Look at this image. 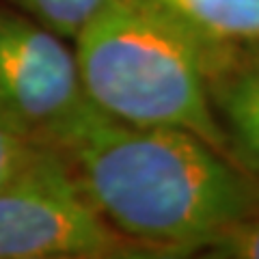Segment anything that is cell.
<instances>
[{
  "label": "cell",
  "mask_w": 259,
  "mask_h": 259,
  "mask_svg": "<svg viewBox=\"0 0 259 259\" xmlns=\"http://www.w3.org/2000/svg\"><path fill=\"white\" fill-rule=\"evenodd\" d=\"M100 214L156 259L192 257L259 214V180L197 134L117 121L93 104L54 145Z\"/></svg>",
  "instance_id": "6da1fadb"
},
{
  "label": "cell",
  "mask_w": 259,
  "mask_h": 259,
  "mask_svg": "<svg viewBox=\"0 0 259 259\" xmlns=\"http://www.w3.org/2000/svg\"><path fill=\"white\" fill-rule=\"evenodd\" d=\"M28 18L37 20L41 26L54 30L67 41H74L80 28L106 0H0Z\"/></svg>",
  "instance_id": "52a82bcc"
},
{
  "label": "cell",
  "mask_w": 259,
  "mask_h": 259,
  "mask_svg": "<svg viewBox=\"0 0 259 259\" xmlns=\"http://www.w3.org/2000/svg\"><path fill=\"white\" fill-rule=\"evenodd\" d=\"M0 259H156L119 233L48 145H30L0 186Z\"/></svg>",
  "instance_id": "3957f363"
},
{
  "label": "cell",
  "mask_w": 259,
  "mask_h": 259,
  "mask_svg": "<svg viewBox=\"0 0 259 259\" xmlns=\"http://www.w3.org/2000/svg\"><path fill=\"white\" fill-rule=\"evenodd\" d=\"M207 259H259V214L242 221L201 250Z\"/></svg>",
  "instance_id": "ba28073f"
},
{
  "label": "cell",
  "mask_w": 259,
  "mask_h": 259,
  "mask_svg": "<svg viewBox=\"0 0 259 259\" xmlns=\"http://www.w3.org/2000/svg\"><path fill=\"white\" fill-rule=\"evenodd\" d=\"M212 41H259V0H153Z\"/></svg>",
  "instance_id": "8992f818"
},
{
  "label": "cell",
  "mask_w": 259,
  "mask_h": 259,
  "mask_svg": "<svg viewBox=\"0 0 259 259\" xmlns=\"http://www.w3.org/2000/svg\"><path fill=\"white\" fill-rule=\"evenodd\" d=\"M71 46L97 110L130 125L186 130L229 156L209 106L207 39L166 9L106 0Z\"/></svg>",
  "instance_id": "7a4b0ae2"
},
{
  "label": "cell",
  "mask_w": 259,
  "mask_h": 259,
  "mask_svg": "<svg viewBox=\"0 0 259 259\" xmlns=\"http://www.w3.org/2000/svg\"><path fill=\"white\" fill-rule=\"evenodd\" d=\"M207 95L229 158L259 180V41L207 39Z\"/></svg>",
  "instance_id": "5b68a950"
},
{
  "label": "cell",
  "mask_w": 259,
  "mask_h": 259,
  "mask_svg": "<svg viewBox=\"0 0 259 259\" xmlns=\"http://www.w3.org/2000/svg\"><path fill=\"white\" fill-rule=\"evenodd\" d=\"M30 145L32 143L11 134L9 130L0 127V186L9 180L11 173L20 166V162L26 156Z\"/></svg>",
  "instance_id": "9c48e42d"
},
{
  "label": "cell",
  "mask_w": 259,
  "mask_h": 259,
  "mask_svg": "<svg viewBox=\"0 0 259 259\" xmlns=\"http://www.w3.org/2000/svg\"><path fill=\"white\" fill-rule=\"evenodd\" d=\"M89 106L71 41L0 3V127L54 147Z\"/></svg>",
  "instance_id": "277c9868"
}]
</instances>
